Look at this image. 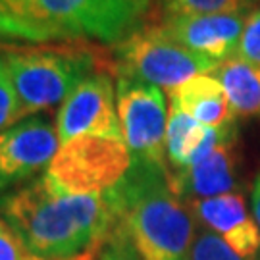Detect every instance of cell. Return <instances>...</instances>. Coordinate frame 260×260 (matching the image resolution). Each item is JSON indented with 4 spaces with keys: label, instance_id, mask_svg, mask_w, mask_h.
Listing matches in <instances>:
<instances>
[{
    "label": "cell",
    "instance_id": "6da1fadb",
    "mask_svg": "<svg viewBox=\"0 0 260 260\" xmlns=\"http://www.w3.org/2000/svg\"><path fill=\"white\" fill-rule=\"evenodd\" d=\"M0 216L41 260H96L116 223L106 191L72 195L47 174L0 197Z\"/></svg>",
    "mask_w": 260,
    "mask_h": 260
},
{
    "label": "cell",
    "instance_id": "7a4b0ae2",
    "mask_svg": "<svg viewBox=\"0 0 260 260\" xmlns=\"http://www.w3.org/2000/svg\"><path fill=\"white\" fill-rule=\"evenodd\" d=\"M166 166L133 158L129 172L108 199L116 225L129 237L143 260H191L193 214L168 183Z\"/></svg>",
    "mask_w": 260,
    "mask_h": 260
},
{
    "label": "cell",
    "instance_id": "3957f363",
    "mask_svg": "<svg viewBox=\"0 0 260 260\" xmlns=\"http://www.w3.org/2000/svg\"><path fill=\"white\" fill-rule=\"evenodd\" d=\"M152 0H0V37L118 45L145 25Z\"/></svg>",
    "mask_w": 260,
    "mask_h": 260
},
{
    "label": "cell",
    "instance_id": "277c9868",
    "mask_svg": "<svg viewBox=\"0 0 260 260\" xmlns=\"http://www.w3.org/2000/svg\"><path fill=\"white\" fill-rule=\"evenodd\" d=\"M0 56L18 93L19 121L35 112L64 104L77 85L96 74V56L85 43L2 47Z\"/></svg>",
    "mask_w": 260,
    "mask_h": 260
},
{
    "label": "cell",
    "instance_id": "5b68a950",
    "mask_svg": "<svg viewBox=\"0 0 260 260\" xmlns=\"http://www.w3.org/2000/svg\"><path fill=\"white\" fill-rule=\"evenodd\" d=\"M114 72L158 89L174 91L191 77L214 74L220 64L199 56L168 35L160 25H143L116 45Z\"/></svg>",
    "mask_w": 260,
    "mask_h": 260
},
{
    "label": "cell",
    "instance_id": "8992f818",
    "mask_svg": "<svg viewBox=\"0 0 260 260\" xmlns=\"http://www.w3.org/2000/svg\"><path fill=\"white\" fill-rule=\"evenodd\" d=\"M131 162L133 156L123 141L81 135L60 145L47 176L72 195L104 193L125 177Z\"/></svg>",
    "mask_w": 260,
    "mask_h": 260
},
{
    "label": "cell",
    "instance_id": "52a82bcc",
    "mask_svg": "<svg viewBox=\"0 0 260 260\" xmlns=\"http://www.w3.org/2000/svg\"><path fill=\"white\" fill-rule=\"evenodd\" d=\"M116 106L121 139L131 156L166 166L168 106L164 93L154 85L118 77Z\"/></svg>",
    "mask_w": 260,
    "mask_h": 260
},
{
    "label": "cell",
    "instance_id": "ba28073f",
    "mask_svg": "<svg viewBox=\"0 0 260 260\" xmlns=\"http://www.w3.org/2000/svg\"><path fill=\"white\" fill-rule=\"evenodd\" d=\"M116 108L118 106L110 75L104 72L89 75L60 106L56 118L60 143L81 135H101L123 141Z\"/></svg>",
    "mask_w": 260,
    "mask_h": 260
},
{
    "label": "cell",
    "instance_id": "9c48e42d",
    "mask_svg": "<svg viewBox=\"0 0 260 260\" xmlns=\"http://www.w3.org/2000/svg\"><path fill=\"white\" fill-rule=\"evenodd\" d=\"M54 125L45 118H27L0 133V193L35 179L60 149Z\"/></svg>",
    "mask_w": 260,
    "mask_h": 260
},
{
    "label": "cell",
    "instance_id": "30bf717a",
    "mask_svg": "<svg viewBox=\"0 0 260 260\" xmlns=\"http://www.w3.org/2000/svg\"><path fill=\"white\" fill-rule=\"evenodd\" d=\"M247 16L249 14L181 16L160 19L158 25L187 50L222 64L237 56Z\"/></svg>",
    "mask_w": 260,
    "mask_h": 260
},
{
    "label": "cell",
    "instance_id": "8fae6325",
    "mask_svg": "<svg viewBox=\"0 0 260 260\" xmlns=\"http://www.w3.org/2000/svg\"><path fill=\"white\" fill-rule=\"evenodd\" d=\"M193 218L232 247L243 260L260 258V232L239 193L195 201L187 205Z\"/></svg>",
    "mask_w": 260,
    "mask_h": 260
},
{
    "label": "cell",
    "instance_id": "7c38bea8",
    "mask_svg": "<svg viewBox=\"0 0 260 260\" xmlns=\"http://www.w3.org/2000/svg\"><path fill=\"white\" fill-rule=\"evenodd\" d=\"M237 137L223 141L214 152L195 166L183 170H166L168 183L179 201L185 205L214 197L235 193L237 187Z\"/></svg>",
    "mask_w": 260,
    "mask_h": 260
},
{
    "label": "cell",
    "instance_id": "4fadbf2b",
    "mask_svg": "<svg viewBox=\"0 0 260 260\" xmlns=\"http://www.w3.org/2000/svg\"><path fill=\"white\" fill-rule=\"evenodd\" d=\"M237 137L235 121L223 127H206L179 108L170 106L166 127V158L172 170L195 166L223 141Z\"/></svg>",
    "mask_w": 260,
    "mask_h": 260
},
{
    "label": "cell",
    "instance_id": "5bb4252c",
    "mask_svg": "<svg viewBox=\"0 0 260 260\" xmlns=\"http://www.w3.org/2000/svg\"><path fill=\"white\" fill-rule=\"evenodd\" d=\"M170 106L179 108L206 127H223L235 121L222 83L212 74H201L170 91Z\"/></svg>",
    "mask_w": 260,
    "mask_h": 260
},
{
    "label": "cell",
    "instance_id": "9a60e30c",
    "mask_svg": "<svg viewBox=\"0 0 260 260\" xmlns=\"http://www.w3.org/2000/svg\"><path fill=\"white\" fill-rule=\"evenodd\" d=\"M235 118H260V66L232 56L214 70Z\"/></svg>",
    "mask_w": 260,
    "mask_h": 260
},
{
    "label": "cell",
    "instance_id": "2e32d148",
    "mask_svg": "<svg viewBox=\"0 0 260 260\" xmlns=\"http://www.w3.org/2000/svg\"><path fill=\"white\" fill-rule=\"evenodd\" d=\"M251 0H158L160 19L181 16H216V14H245Z\"/></svg>",
    "mask_w": 260,
    "mask_h": 260
},
{
    "label": "cell",
    "instance_id": "e0dca14e",
    "mask_svg": "<svg viewBox=\"0 0 260 260\" xmlns=\"http://www.w3.org/2000/svg\"><path fill=\"white\" fill-rule=\"evenodd\" d=\"M191 260H243L222 237L206 228H199L193 239Z\"/></svg>",
    "mask_w": 260,
    "mask_h": 260
},
{
    "label": "cell",
    "instance_id": "ac0fdd59",
    "mask_svg": "<svg viewBox=\"0 0 260 260\" xmlns=\"http://www.w3.org/2000/svg\"><path fill=\"white\" fill-rule=\"evenodd\" d=\"M19 121V101L8 66L0 56V133Z\"/></svg>",
    "mask_w": 260,
    "mask_h": 260
},
{
    "label": "cell",
    "instance_id": "d6986e66",
    "mask_svg": "<svg viewBox=\"0 0 260 260\" xmlns=\"http://www.w3.org/2000/svg\"><path fill=\"white\" fill-rule=\"evenodd\" d=\"M96 260H143L137 249L133 247L129 237L121 232L114 223L110 235L103 243L101 251L96 254Z\"/></svg>",
    "mask_w": 260,
    "mask_h": 260
},
{
    "label": "cell",
    "instance_id": "ffe728a7",
    "mask_svg": "<svg viewBox=\"0 0 260 260\" xmlns=\"http://www.w3.org/2000/svg\"><path fill=\"white\" fill-rule=\"evenodd\" d=\"M237 56L254 66H260V10H252L247 16Z\"/></svg>",
    "mask_w": 260,
    "mask_h": 260
},
{
    "label": "cell",
    "instance_id": "44dd1931",
    "mask_svg": "<svg viewBox=\"0 0 260 260\" xmlns=\"http://www.w3.org/2000/svg\"><path fill=\"white\" fill-rule=\"evenodd\" d=\"M0 260H41L25 247L18 233L0 216Z\"/></svg>",
    "mask_w": 260,
    "mask_h": 260
},
{
    "label": "cell",
    "instance_id": "7402d4cb",
    "mask_svg": "<svg viewBox=\"0 0 260 260\" xmlns=\"http://www.w3.org/2000/svg\"><path fill=\"white\" fill-rule=\"evenodd\" d=\"M251 206H252V216H254V222H256V225H258V232H260V172L256 174V177H254V183H252Z\"/></svg>",
    "mask_w": 260,
    "mask_h": 260
}]
</instances>
